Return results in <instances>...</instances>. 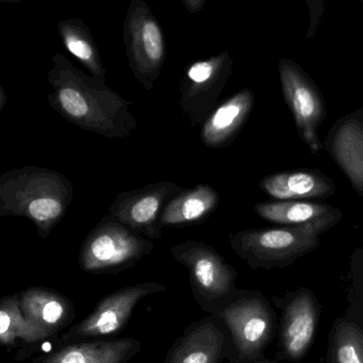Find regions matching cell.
<instances>
[{"label":"cell","instance_id":"4316f807","mask_svg":"<svg viewBox=\"0 0 363 363\" xmlns=\"http://www.w3.org/2000/svg\"><path fill=\"white\" fill-rule=\"evenodd\" d=\"M0 96H1V99H0V110H3V108L5 107L6 103H7V95H6L5 90H4L3 86H0Z\"/></svg>","mask_w":363,"mask_h":363},{"label":"cell","instance_id":"ffe728a7","mask_svg":"<svg viewBox=\"0 0 363 363\" xmlns=\"http://www.w3.org/2000/svg\"><path fill=\"white\" fill-rule=\"evenodd\" d=\"M259 218L280 226H303L323 220H337L342 218L339 208L324 203L303 201H262L254 206Z\"/></svg>","mask_w":363,"mask_h":363},{"label":"cell","instance_id":"5bb4252c","mask_svg":"<svg viewBox=\"0 0 363 363\" xmlns=\"http://www.w3.org/2000/svg\"><path fill=\"white\" fill-rule=\"evenodd\" d=\"M227 358V335L212 315L195 320L167 350L164 363H222Z\"/></svg>","mask_w":363,"mask_h":363},{"label":"cell","instance_id":"f546056e","mask_svg":"<svg viewBox=\"0 0 363 363\" xmlns=\"http://www.w3.org/2000/svg\"><path fill=\"white\" fill-rule=\"evenodd\" d=\"M360 1H361V4H362V5H363V0H360Z\"/></svg>","mask_w":363,"mask_h":363},{"label":"cell","instance_id":"7c38bea8","mask_svg":"<svg viewBox=\"0 0 363 363\" xmlns=\"http://www.w3.org/2000/svg\"><path fill=\"white\" fill-rule=\"evenodd\" d=\"M184 188L171 182L148 184L118 194L109 216L152 241L162 238L161 216L167 203Z\"/></svg>","mask_w":363,"mask_h":363},{"label":"cell","instance_id":"603a6c76","mask_svg":"<svg viewBox=\"0 0 363 363\" xmlns=\"http://www.w3.org/2000/svg\"><path fill=\"white\" fill-rule=\"evenodd\" d=\"M326 363H363V327L342 316L331 325Z\"/></svg>","mask_w":363,"mask_h":363},{"label":"cell","instance_id":"5b68a950","mask_svg":"<svg viewBox=\"0 0 363 363\" xmlns=\"http://www.w3.org/2000/svg\"><path fill=\"white\" fill-rule=\"evenodd\" d=\"M154 248V241L106 216L82 242L78 264L93 275L118 274L137 264Z\"/></svg>","mask_w":363,"mask_h":363},{"label":"cell","instance_id":"ba28073f","mask_svg":"<svg viewBox=\"0 0 363 363\" xmlns=\"http://www.w3.org/2000/svg\"><path fill=\"white\" fill-rule=\"evenodd\" d=\"M280 310L276 360L297 363L313 345L320 322L322 306L310 289L301 286L281 296L272 297Z\"/></svg>","mask_w":363,"mask_h":363},{"label":"cell","instance_id":"277c9868","mask_svg":"<svg viewBox=\"0 0 363 363\" xmlns=\"http://www.w3.org/2000/svg\"><path fill=\"white\" fill-rule=\"evenodd\" d=\"M339 224L323 220L303 226L255 228L229 235V243L250 269H286L320 245V237Z\"/></svg>","mask_w":363,"mask_h":363},{"label":"cell","instance_id":"4fadbf2b","mask_svg":"<svg viewBox=\"0 0 363 363\" xmlns=\"http://www.w3.org/2000/svg\"><path fill=\"white\" fill-rule=\"evenodd\" d=\"M16 295L33 329L37 348L44 341L58 337L77 315L73 301L55 289L33 286Z\"/></svg>","mask_w":363,"mask_h":363},{"label":"cell","instance_id":"ac0fdd59","mask_svg":"<svg viewBox=\"0 0 363 363\" xmlns=\"http://www.w3.org/2000/svg\"><path fill=\"white\" fill-rule=\"evenodd\" d=\"M259 188L276 201L325 199L337 193L335 182L318 169H292L265 176Z\"/></svg>","mask_w":363,"mask_h":363},{"label":"cell","instance_id":"2e32d148","mask_svg":"<svg viewBox=\"0 0 363 363\" xmlns=\"http://www.w3.org/2000/svg\"><path fill=\"white\" fill-rule=\"evenodd\" d=\"M324 148L363 197V138L358 110L335 123L325 138Z\"/></svg>","mask_w":363,"mask_h":363},{"label":"cell","instance_id":"8fae6325","mask_svg":"<svg viewBox=\"0 0 363 363\" xmlns=\"http://www.w3.org/2000/svg\"><path fill=\"white\" fill-rule=\"evenodd\" d=\"M233 67L230 54L223 52L184 69L179 82V107L193 127L203 125L213 111Z\"/></svg>","mask_w":363,"mask_h":363},{"label":"cell","instance_id":"30bf717a","mask_svg":"<svg viewBox=\"0 0 363 363\" xmlns=\"http://www.w3.org/2000/svg\"><path fill=\"white\" fill-rule=\"evenodd\" d=\"M278 72L282 95L292 112L299 138L313 154H318L324 148L318 135L327 116L324 96L307 72L295 61L280 59Z\"/></svg>","mask_w":363,"mask_h":363},{"label":"cell","instance_id":"d4e9b609","mask_svg":"<svg viewBox=\"0 0 363 363\" xmlns=\"http://www.w3.org/2000/svg\"><path fill=\"white\" fill-rule=\"evenodd\" d=\"M307 5L309 6L310 11V24L308 28L307 35L308 39L313 37L320 20H322L323 13L325 11L324 3L323 1H313V0H307Z\"/></svg>","mask_w":363,"mask_h":363},{"label":"cell","instance_id":"9c48e42d","mask_svg":"<svg viewBox=\"0 0 363 363\" xmlns=\"http://www.w3.org/2000/svg\"><path fill=\"white\" fill-rule=\"evenodd\" d=\"M128 65L145 90L152 91L165 61V42L156 16L143 0H133L124 22Z\"/></svg>","mask_w":363,"mask_h":363},{"label":"cell","instance_id":"52a82bcc","mask_svg":"<svg viewBox=\"0 0 363 363\" xmlns=\"http://www.w3.org/2000/svg\"><path fill=\"white\" fill-rule=\"evenodd\" d=\"M165 291V284L148 281L124 286L101 297L88 316L61 333L57 345L116 337L124 330L135 308L144 298Z\"/></svg>","mask_w":363,"mask_h":363},{"label":"cell","instance_id":"7402d4cb","mask_svg":"<svg viewBox=\"0 0 363 363\" xmlns=\"http://www.w3.org/2000/svg\"><path fill=\"white\" fill-rule=\"evenodd\" d=\"M58 33L67 52L88 69L91 76L106 80V69L96 42L84 21L78 18L60 21Z\"/></svg>","mask_w":363,"mask_h":363},{"label":"cell","instance_id":"d6986e66","mask_svg":"<svg viewBox=\"0 0 363 363\" xmlns=\"http://www.w3.org/2000/svg\"><path fill=\"white\" fill-rule=\"evenodd\" d=\"M220 194L213 186L201 184L176 195L161 216L162 227H186L205 222L218 207Z\"/></svg>","mask_w":363,"mask_h":363},{"label":"cell","instance_id":"7a4b0ae2","mask_svg":"<svg viewBox=\"0 0 363 363\" xmlns=\"http://www.w3.org/2000/svg\"><path fill=\"white\" fill-rule=\"evenodd\" d=\"M72 182L63 174L40 167H24L0 176V216L30 220L48 239L73 201Z\"/></svg>","mask_w":363,"mask_h":363},{"label":"cell","instance_id":"83f0119b","mask_svg":"<svg viewBox=\"0 0 363 363\" xmlns=\"http://www.w3.org/2000/svg\"><path fill=\"white\" fill-rule=\"evenodd\" d=\"M248 363H280L279 361L276 360V359H267L263 358L261 360L252 361V362Z\"/></svg>","mask_w":363,"mask_h":363},{"label":"cell","instance_id":"e0dca14e","mask_svg":"<svg viewBox=\"0 0 363 363\" xmlns=\"http://www.w3.org/2000/svg\"><path fill=\"white\" fill-rule=\"evenodd\" d=\"M255 101V93L244 89L214 108L201 125L203 145L214 150L231 145L250 118Z\"/></svg>","mask_w":363,"mask_h":363},{"label":"cell","instance_id":"cb8c5ba5","mask_svg":"<svg viewBox=\"0 0 363 363\" xmlns=\"http://www.w3.org/2000/svg\"><path fill=\"white\" fill-rule=\"evenodd\" d=\"M347 301L350 305L344 316L363 327V246L354 250L350 259Z\"/></svg>","mask_w":363,"mask_h":363},{"label":"cell","instance_id":"3957f363","mask_svg":"<svg viewBox=\"0 0 363 363\" xmlns=\"http://www.w3.org/2000/svg\"><path fill=\"white\" fill-rule=\"evenodd\" d=\"M211 315L226 333V359L231 363L265 358V350L277 335V314L258 290L237 289Z\"/></svg>","mask_w":363,"mask_h":363},{"label":"cell","instance_id":"44dd1931","mask_svg":"<svg viewBox=\"0 0 363 363\" xmlns=\"http://www.w3.org/2000/svg\"><path fill=\"white\" fill-rule=\"evenodd\" d=\"M0 344L8 352L18 350L14 357L18 362L37 350L33 329L23 314L16 293L0 299Z\"/></svg>","mask_w":363,"mask_h":363},{"label":"cell","instance_id":"f1b7e54d","mask_svg":"<svg viewBox=\"0 0 363 363\" xmlns=\"http://www.w3.org/2000/svg\"><path fill=\"white\" fill-rule=\"evenodd\" d=\"M359 118H360L361 129H362V138H363V106L358 109Z\"/></svg>","mask_w":363,"mask_h":363},{"label":"cell","instance_id":"9a60e30c","mask_svg":"<svg viewBox=\"0 0 363 363\" xmlns=\"http://www.w3.org/2000/svg\"><path fill=\"white\" fill-rule=\"evenodd\" d=\"M135 337L88 340L55 346L33 359V363H128L141 352Z\"/></svg>","mask_w":363,"mask_h":363},{"label":"cell","instance_id":"484cf974","mask_svg":"<svg viewBox=\"0 0 363 363\" xmlns=\"http://www.w3.org/2000/svg\"><path fill=\"white\" fill-rule=\"evenodd\" d=\"M182 5L190 13H199L206 6V0H184Z\"/></svg>","mask_w":363,"mask_h":363},{"label":"cell","instance_id":"8992f818","mask_svg":"<svg viewBox=\"0 0 363 363\" xmlns=\"http://www.w3.org/2000/svg\"><path fill=\"white\" fill-rule=\"evenodd\" d=\"M171 254L188 271L193 297L208 315L237 290V269L213 246L188 240L174 245Z\"/></svg>","mask_w":363,"mask_h":363},{"label":"cell","instance_id":"6da1fadb","mask_svg":"<svg viewBox=\"0 0 363 363\" xmlns=\"http://www.w3.org/2000/svg\"><path fill=\"white\" fill-rule=\"evenodd\" d=\"M48 80L50 107L78 128L105 138L126 139L137 129L127 101L99 80L86 75L63 54H55Z\"/></svg>","mask_w":363,"mask_h":363}]
</instances>
